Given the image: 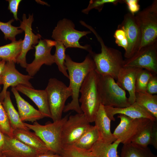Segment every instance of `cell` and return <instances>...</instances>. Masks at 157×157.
I'll use <instances>...</instances> for the list:
<instances>
[{
  "label": "cell",
  "mask_w": 157,
  "mask_h": 157,
  "mask_svg": "<svg viewBox=\"0 0 157 157\" xmlns=\"http://www.w3.org/2000/svg\"><path fill=\"white\" fill-rule=\"evenodd\" d=\"M111 121L106 114L104 106L101 104L94 122L98 130L100 139L109 143H112L116 140L110 131Z\"/></svg>",
  "instance_id": "21"
},
{
  "label": "cell",
  "mask_w": 157,
  "mask_h": 157,
  "mask_svg": "<svg viewBox=\"0 0 157 157\" xmlns=\"http://www.w3.org/2000/svg\"><path fill=\"white\" fill-rule=\"evenodd\" d=\"M138 0H123V3H125L128 10L132 14L135 15V13H138L140 9V5Z\"/></svg>",
  "instance_id": "38"
},
{
  "label": "cell",
  "mask_w": 157,
  "mask_h": 157,
  "mask_svg": "<svg viewBox=\"0 0 157 157\" xmlns=\"http://www.w3.org/2000/svg\"><path fill=\"white\" fill-rule=\"evenodd\" d=\"M115 42L118 46L124 48L125 51L126 50L128 45L126 38L121 40H115Z\"/></svg>",
  "instance_id": "42"
},
{
  "label": "cell",
  "mask_w": 157,
  "mask_h": 157,
  "mask_svg": "<svg viewBox=\"0 0 157 157\" xmlns=\"http://www.w3.org/2000/svg\"><path fill=\"white\" fill-rule=\"evenodd\" d=\"M1 157H6V156L3 154Z\"/></svg>",
  "instance_id": "47"
},
{
  "label": "cell",
  "mask_w": 157,
  "mask_h": 157,
  "mask_svg": "<svg viewBox=\"0 0 157 157\" xmlns=\"http://www.w3.org/2000/svg\"><path fill=\"white\" fill-rule=\"evenodd\" d=\"M56 43L55 40L40 39L37 45L33 46L35 49V58L31 63L28 64L26 68L28 75L32 77L34 76L44 64L51 65L54 63V56L51 54V51Z\"/></svg>",
  "instance_id": "13"
},
{
  "label": "cell",
  "mask_w": 157,
  "mask_h": 157,
  "mask_svg": "<svg viewBox=\"0 0 157 157\" xmlns=\"http://www.w3.org/2000/svg\"><path fill=\"white\" fill-rule=\"evenodd\" d=\"M68 117L67 115L59 120L44 125L40 124L37 121L32 124L25 123L24 124L41 139L49 151L60 155L62 150L61 144L62 130Z\"/></svg>",
  "instance_id": "4"
},
{
  "label": "cell",
  "mask_w": 157,
  "mask_h": 157,
  "mask_svg": "<svg viewBox=\"0 0 157 157\" xmlns=\"http://www.w3.org/2000/svg\"><path fill=\"white\" fill-rule=\"evenodd\" d=\"M65 64L68 73L69 80V86L72 92V99L65 105L63 112L66 113L73 110L78 114L83 113L79 102L80 90L86 76L91 71L95 69L94 62L89 54L81 63L73 61L69 56L66 54Z\"/></svg>",
  "instance_id": "1"
},
{
  "label": "cell",
  "mask_w": 157,
  "mask_h": 157,
  "mask_svg": "<svg viewBox=\"0 0 157 157\" xmlns=\"http://www.w3.org/2000/svg\"><path fill=\"white\" fill-rule=\"evenodd\" d=\"M157 120V95L135 92V101Z\"/></svg>",
  "instance_id": "25"
},
{
  "label": "cell",
  "mask_w": 157,
  "mask_h": 157,
  "mask_svg": "<svg viewBox=\"0 0 157 157\" xmlns=\"http://www.w3.org/2000/svg\"><path fill=\"white\" fill-rule=\"evenodd\" d=\"M123 67L146 69L157 74V41L141 48L131 58L124 60Z\"/></svg>",
  "instance_id": "11"
},
{
  "label": "cell",
  "mask_w": 157,
  "mask_h": 157,
  "mask_svg": "<svg viewBox=\"0 0 157 157\" xmlns=\"http://www.w3.org/2000/svg\"><path fill=\"white\" fill-rule=\"evenodd\" d=\"M48 97L51 118L53 122L61 119L65 103L72 96L70 88L55 78H50L45 89Z\"/></svg>",
  "instance_id": "6"
},
{
  "label": "cell",
  "mask_w": 157,
  "mask_h": 157,
  "mask_svg": "<svg viewBox=\"0 0 157 157\" xmlns=\"http://www.w3.org/2000/svg\"><path fill=\"white\" fill-rule=\"evenodd\" d=\"M2 155L1 152L0 151V157H1Z\"/></svg>",
  "instance_id": "46"
},
{
  "label": "cell",
  "mask_w": 157,
  "mask_h": 157,
  "mask_svg": "<svg viewBox=\"0 0 157 157\" xmlns=\"http://www.w3.org/2000/svg\"><path fill=\"white\" fill-rule=\"evenodd\" d=\"M35 157H64V156L49 151L40 154Z\"/></svg>",
  "instance_id": "41"
},
{
  "label": "cell",
  "mask_w": 157,
  "mask_h": 157,
  "mask_svg": "<svg viewBox=\"0 0 157 157\" xmlns=\"http://www.w3.org/2000/svg\"><path fill=\"white\" fill-rule=\"evenodd\" d=\"M120 143L117 140L109 143L99 139L93 145L91 151L92 154L97 157H120L117 151Z\"/></svg>",
  "instance_id": "24"
},
{
  "label": "cell",
  "mask_w": 157,
  "mask_h": 157,
  "mask_svg": "<svg viewBox=\"0 0 157 157\" xmlns=\"http://www.w3.org/2000/svg\"><path fill=\"white\" fill-rule=\"evenodd\" d=\"M135 15L130 13L126 14L117 27L124 30L127 40L128 47L124 55L126 58H131L136 53L140 44L141 33Z\"/></svg>",
  "instance_id": "12"
},
{
  "label": "cell",
  "mask_w": 157,
  "mask_h": 157,
  "mask_svg": "<svg viewBox=\"0 0 157 157\" xmlns=\"http://www.w3.org/2000/svg\"><path fill=\"white\" fill-rule=\"evenodd\" d=\"M100 139L96 127L90 125L73 146L86 150H91L94 144Z\"/></svg>",
  "instance_id": "26"
},
{
  "label": "cell",
  "mask_w": 157,
  "mask_h": 157,
  "mask_svg": "<svg viewBox=\"0 0 157 157\" xmlns=\"http://www.w3.org/2000/svg\"><path fill=\"white\" fill-rule=\"evenodd\" d=\"M135 16L141 35L139 50L157 41V0H154L151 5Z\"/></svg>",
  "instance_id": "8"
},
{
  "label": "cell",
  "mask_w": 157,
  "mask_h": 157,
  "mask_svg": "<svg viewBox=\"0 0 157 157\" xmlns=\"http://www.w3.org/2000/svg\"><path fill=\"white\" fill-rule=\"evenodd\" d=\"M11 91L16 100L18 113L21 120L34 122L42 119L44 116L23 98L15 87H12Z\"/></svg>",
  "instance_id": "20"
},
{
  "label": "cell",
  "mask_w": 157,
  "mask_h": 157,
  "mask_svg": "<svg viewBox=\"0 0 157 157\" xmlns=\"http://www.w3.org/2000/svg\"><path fill=\"white\" fill-rule=\"evenodd\" d=\"M117 117L120 121L113 134L116 140L124 144L129 143L150 122L147 118L133 119L122 114Z\"/></svg>",
  "instance_id": "10"
},
{
  "label": "cell",
  "mask_w": 157,
  "mask_h": 157,
  "mask_svg": "<svg viewBox=\"0 0 157 157\" xmlns=\"http://www.w3.org/2000/svg\"><path fill=\"white\" fill-rule=\"evenodd\" d=\"M114 37L115 38V40H121L126 38L124 30L119 28H117L115 31L114 34Z\"/></svg>",
  "instance_id": "40"
},
{
  "label": "cell",
  "mask_w": 157,
  "mask_h": 157,
  "mask_svg": "<svg viewBox=\"0 0 157 157\" xmlns=\"http://www.w3.org/2000/svg\"><path fill=\"white\" fill-rule=\"evenodd\" d=\"M19 92L29 98L36 105L45 117L51 118L47 94L45 90H36L20 85L15 87Z\"/></svg>",
  "instance_id": "19"
},
{
  "label": "cell",
  "mask_w": 157,
  "mask_h": 157,
  "mask_svg": "<svg viewBox=\"0 0 157 157\" xmlns=\"http://www.w3.org/2000/svg\"><path fill=\"white\" fill-rule=\"evenodd\" d=\"M151 145L157 149V121L154 122Z\"/></svg>",
  "instance_id": "39"
},
{
  "label": "cell",
  "mask_w": 157,
  "mask_h": 157,
  "mask_svg": "<svg viewBox=\"0 0 157 157\" xmlns=\"http://www.w3.org/2000/svg\"><path fill=\"white\" fill-rule=\"evenodd\" d=\"M8 2V9L13 15L15 19L17 21L19 19L17 17V13L19 5L22 1L21 0H6Z\"/></svg>",
  "instance_id": "36"
},
{
  "label": "cell",
  "mask_w": 157,
  "mask_h": 157,
  "mask_svg": "<svg viewBox=\"0 0 157 157\" xmlns=\"http://www.w3.org/2000/svg\"><path fill=\"white\" fill-rule=\"evenodd\" d=\"M22 18L19 27L24 31L25 35L23 40L21 52L16 63L22 67L26 68L28 64L26 59V54L29 51L33 49V46L38 43L41 36L39 34H35L33 32L32 24L34 21L33 14H29L28 18H27L26 15L24 14Z\"/></svg>",
  "instance_id": "14"
},
{
  "label": "cell",
  "mask_w": 157,
  "mask_h": 157,
  "mask_svg": "<svg viewBox=\"0 0 157 157\" xmlns=\"http://www.w3.org/2000/svg\"><path fill=\"white\" fill-rule=\"evenodd\" d=\"M13 137L41 153L50 151L41 139L34 132L29 130H13Z\"/></svg>",
  "instance_id": "22"
},
{
  "label": "cell",
  "mask_w": 157,
  "mask_h": 157,
  "mask_svg": "<svg viewBox=\"0 0 157 157\" xmlns=\"http://www.w3.org/2000/svg\"><path fill=\"white\" fill-rule=\"evenodd\" d=\"M14 21L12 19L7 22L0 21V30L3 33L5 39H8L12 42L16 40V36L23 31L19 27L12 25V23Z\"/></svg>",
  "instance_id": "31"
},
{
  "label": "cell",
  "mask_w": 157,
  "mask_h": 157,
  "mask_svg": "<svg viewBox=\"0 0 157 157\" xmlns=\"http://www.w3.org/2000/svg\"><path fill=\"white\" fill-rule=\"evenodd\" d=\"M154 121H151L133 138L131 142L143 147H147L151 144Z\"/></svg>",
  "instance_id": "29"
},
{
  "label": "cell",
  "mask_w": 157,
  "mask_h": 157,
  "mask_svg": "<svg viewBox=\"0 0 157 157\" xmlns=\"http://www.w3.org/2000/svg\"><path fill=\"white\" fill-rule=\"evenodd\" d=\"M146 92L151 94L157 93V75H153L150 79L148 83Z\"/></svg>",
  "instance_id": "37"
},
{
  "label": "cell",
  "mask_w": 157,
  "mask_h": 157,
  "mask_svg": "<svg viewBox=\"0 0 157 157\" xmlns=\"http://www.w3.org/2000/svg\"><path fill=\"white\" fill-rule=\"evenodd\" d=\"M73 22L66 18L59 20L53 30L51 37L55 41L62 43L66 49L78 48L85 50L89 53L92 51L90 45L82 46L79 42L80 39L90 33V31H81L75 28Z\"/></svg>",
  "instance_id": "7"
},
{
  "label": "cell",
  "mask_w": 157,
  "mask_h": 157,
  "mask_svg": "<svg viewBox=\"0 0 157 157\" xmlns=\"http://www.w3.org/2000/svg\"><path fill=\"white\" fill-rule=\"evenodd\" d=\"M153 75L150 72L142 69L138 74L135 81V92H147L148 83L151 77Z\"/></svg>",
  "instance_id": "32"
},
{
  "label": "cell",
  "mask_w": 157,
  "mask_h": 157,
  "mask_svg": "<svg viewBox=\"0 0 157 157\" xmlns=\"http://www.w3.org/2000/svg\"><path fill=\"white\" fill-rule=\"evenodd\" d=\"M6 157H35L43 154L13 137L5 134V142L1 150Z\"/></svg>",
  "instance_id": "16"
},
{
  "label": "cell",
  "mask_w": 157,
  "mask_h": 157,
  "mask_svg": "<svg viewBox=\"0 0 157 157\" xmlns=\"http://www.w3.org/2000/svg\"><path fill=\"white\" fill-rule=\"evenodd\" d=\"M142 69L135 67H123L119 71L116 83L129 94L128 98L131 104L135 101V83L138 73Z\"/></svg>",
  "instance_id": "17"
},
{
  "label": "cell",
  "mask_w": 157,
  "mask_h": 157,
  "mask_svg": "<svg viewBox=\"0 0 157 157\" xmlns=\"http://www.w3.org/2000/svg\"><path fill=\"white\" fill-rule=\"evenodd\" d=\"M91 157H97V156H95L93 155Z\"/></svg>",
  "instance_id": "48"
},
{
  "label": "cell",
  "mask_w": 157,
  "mask_h": 157,
  "mask_svg": "<svg viewBox=\"0 0 157 157\" xmlns=\"http://www.w3.org/2000/svg\"><path fill=\"white\" fill-rule=\"evenodd\" d=\"M97 85L101 104L104 106L123 108L131 104L125 91L111 76L99 74Z\"/></svg>",
  "instance_id": "5"
},
{
  "label": "cell",
  "mask_w": 157,
  "mask_h": 157,
  "mask_svg": "<svg viewBox=\"0 0 157 157\" xmlns=\"http://www.w3.org/2000/svg\"><path fill=\"white\" fill-rule=\"evenodd\" d=\"M55 45L56 50L53 55L54 63L57 65L59 71L63 75L68 78L69 76L67 72V69L65 65V60L66 56V48L62 42L56 41Z\"/></svg>",
  "instance_id": "30"
},
{
  "label": "cell",
  "mask_w": 157,
  "mask_h": 157,
  "mask_svg": "<svg viewBox=\"0 0 157 157\" xmlns=\"http://www.w3.org/2000/svg\"><path fill=\"white\" fill-rule=\"evenodd\" d=\"M106 114L111 120L115 121V115L122 114L133 119L147 118L152 121H157L149 113L135 102L129 106L117 108L104 106Z\"/></svg>",
  "instance_id": "18"
},
{
  "label": "cell",
  "mask_w": 157,
  "mask_h": 157,
  "mask_svg": "<svg viewBox=\"0 0 157 157\" xmlns=\"http://www.w3.org/2000/svg\"><path fill=\"white\" fill-rule=\"evenodd\" d=\"M1 60H2V59H1V58H0V61Z\"/></svg>",
  "instance_id": "49"
},
{
  "label": "cell",
  "mask_w": 157,
  "mask_h": 157,
  "mask_svg": "<svg viewBox=\"0 0 157 157\" xmlns=\"http://www.w3.org/2000/svg\"><path fill=\"white\" fill-rule=\"evenodd\" d=\"M121 157H157L148 147H143L131 142L124 144Z\"/></svg>",
  "instance_id": "28"
},
{
  "label": "cell",
  "mask_w": 157,
  "mask_h": 157,
  "mask_svg": "<svg viewBox=\"0 0 157 157\" xmlns=\"http://www.w3.org/2000/svg\"><path fill=\"white\" fill-rule=\"evenodd\" d=\"M23 40L12 41L11 43L0 47V58L7 61L15 63L22 51Z\"/></svg>",
  "instance_id": "27"
},
{
  "label": "cell",
  "mask_w": 157,
  "mask_h": 157,
  "mask_svg": "<svg viewBox=\"0 0 157 157\" xmlns=\"http://www.w3.org/2000/svg\"><path fill=\"white\" fill-rule=\"evenodd\" d=\"M1 87H0V90H1Z\"/></svg>",
  "instance_id": "50"
},
{
  "label": "cell",
  "mask_w": 157,
  "mask_h": 157,
  "mask_svg": "<svg viewBox=\"0 0 157 157\" xmlns=\"http://www.w3.org/2000/svg\"><path fill=\"white\" fill-rule=\"evenodd\" d=\"M5 142V134L0 130V151L3 148Z\"/></svg>",
  "instance_id": "43"
},
{
  "label": "cell",
  "mask_w": 157,
  "mask_h": 157,
  "mask_svg": "<svg viewBox=\"0 0 157 157\" xmlns=\"http://www.w3.org/2000/svg\"><path fill=\"white\" fill-rule=\"evenodd\" d=\"M60 155L64 157H91L93 154L91 150L72 146L62 149Z\"/></svg>",
  "instance_id": "33"
},
{
  "label": "cell",
  "mask_w": 157,
  "mask_h": 157,
  "mask_svg": "<svg viewBox=\"0 0 157 157\" xmlns=\"http://www.w3.org/2000/svg\"><path fill=\"white\" fill-rule=\"evenodd\" d=\"M123 3V0H91L88 7L82 10V12L84 14H88L90 10L94 9L97 10L100 12L105 4L111 3L116 5L119 3Z\"/></svg>",
  "instance_id": "35"
},
{
  "label": "cell",
  "mask_w": 157,
  "mask_h": 157,
  "mask_svg": "<svg viewBox=\"0 0 157 157\" xmlns=\"http://www.w3.org/2000/svg\"><path fill=\"white\" fill-rule=\"evenodd\" d=\"M98 76L95 70L91 71L86 76L80 90V107L90 123L94 122L101 104L97 85Z\"/></svg>",
  "instance_id": "3"
},
{
  "label": "cell",
  "mask_w": 157,
  "mask_h": 157,
  "mask_svg": "<svg viewBox=\"0 0 157 157\" xmlns=\"http://www.w3.org/2000/svg\"><path fill=\"white\" fill-rule=\"evenodd\" d=\"M90 125L83 113L69 116L62 130L61 144L62 149L73 146Z\"/></svg>",
  "instance_id": "9"
},
{
  "label": "cell",
  "mask_w": 157,
  "mask_h": 157,
  "mask_svg": "<svg viewBox=\"0 0 157 157\" xmlns=\"http://www.w3.org/2000/svg\"><path fill=\"white\" fill-rule=\"evenodd\" d=\"M6 62V61L3 60H1L0 61V78L1 77Z\"/></svg>",
  "instance_id": "44"
},
{
  "label": "cell",
  "mask_w": 157,
  "mask_h": 157,
  "mask_svg": "<svg viewBox=\"0 0 157 157\" xmlns=\"http://www.w3.org/2000/svg\"><path fill=\"white\" fill-rule=\"evenodd\" d=\"M81 24L89 29L95 35L101 46V52L89 53L95 65L96 72L99 75L109 76L117 80L118 73L123 67L124 60L119 50L105 45L102 39L92 26L85 22Z\"/></svg>",
  "instance_id": "2"
},
{
  "label": "cell",
  "mask_w": 157,
  "mask_h": 157,
  "mask_svg": "<svg viewBox=\"0 0 157 157\" xmlns=\"http://www.w3.org/2000/svg\"><path fill=\"white\" fill-rule=\"evenodd\" d=\"M2 103L13 130L15 129L30 130L21 119L18 112L12 103L9 91H7Z\"/></svg>",
  "instance_id": "23"
},
{
  "label": "cell",
  "mask_w": 157,
  "mask_h": 157,
  "mask_svg": "<svg viewBox=\"0 0 157 157\" xmlns=\"http://www.w3.org/2000/svg\"><path fill=\"white\" fill-rule=\"evenodd\" d=\"M15 63L7 61L1 75L3 87L0 93V100L1 102L6 96L7 90L10 86L15 87L20 85L33 88L29 81L33 77L19 72L16 69Z\"/></svg>",
  "instance_id": "15"
},
{
  "label": "cell",
  "mask_w": 157,
  "mask_h": 157,
  "mask_svg": "<svg viewBox=\"0 0 157 157\" xmlns=\"http://www.w3.org/2000/svg\"><path fill=\"white\" fill-rule=\"evenodd\" d=\"M3 80L2 77H1V78H0V85L3 84Z\"/></svg>",
  "instance_id": "45"
},
{
  "label": "cell",
  "mask_w": 157,
  "mask_h": 157,
  "mask_svg": "<svg viewBox=\"0 0 157 157\" xmlns=\"http://www.w3.org/2000/svg\"><path fill=\"white\" fill-rule=\"evenodd\" d=\"M0 130L4 134L13 137V130L0 100Z\"/></svg>",
  "instance_id": "34"
}]
</instances>
